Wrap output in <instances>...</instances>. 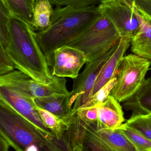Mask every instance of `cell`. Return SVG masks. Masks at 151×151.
Segmentation results:
<instances>
[{
  "instance_id": "1",
  "label": "cell",
  "mask_w": 151,
  "mask_h": 151,
  "mask_svg": "<svg viewBox=\"0 0 151 151\" xmlns=\"http://www.w3.org/2000/svg\"><path fill=\"white\" fill-rule=\"evenodd\" d=\"M35 32L29 24L12 15L10 19L9 39L0 45L18 70L41 84L48 85L56 76L50 70L48 62L36 40Z\"/></svg>"
},
{
  "instance_id": "2",
  "label": "cell",
  "mask_w": 151,
  "mask_h": 151,
  "mask_svg": "<svg viewBox=\"0 0 151 151\" xmlns=\"http://www.w3.org/2000/svg\"><path fill=\"white\" fill-rule=\"evenodd\" d=\"M100 13L95 5L81 8L57 7L54 9L49 27L35 32L36 40L49 65L54 51L79 35Z\"/></svg>"
},
{
  "instance_id": "3",
  "label": "cell",
  "mask_w": 151,
  "mask_h": 151,
  "mask_svg": "<svg viewBox=\"0 0 151 151\" xmlns=\"http://www.w3.org/2000/svg\"><path fill=\"white\" fill-rule=\"evenodd\" d=\"M0 135L16 151H25L32 146H36L42 151L54 137L43 135L1 96H0Z\"/></svg>"
},
{
  "instance_id": "4",
  "label": "cell",
  "mask_w": 151,
  "mask_h": 151,
  "mask_svg": "<svg viewBox=\"0 0 151 151\" xmlns=\"http://www.w3.org/2000/svg\"><path fill=\"white\" fill-rule=\"evenodd\" d=\"M121 38L113 25L100 13L87 29L72 40L67 46L83 51L87 63L103 55Z\"/></svg>"
},
{
  "instance_id": "5",
  "label": "cell",
  "mask_w": 151,
  "mask_h": 151,
  "mask_svg": "<svg viewBox=\"0 0 151 151\" xmlns=\"http://www.w3.org/2000/svg\"><path fill=\"white\" fill-rule=\"evenodd\" d=\"M151 64L150 60L134 54L124 56L117 73V82L110 95L119 103L131 98L143 84Z\"/></svg>"
},
{
  "instance_id": "6",
  "label": "cell",
  "mask_w": 151,
  "mask_h": 151,
  "mask_svg": "<svg viewBox=\"0 0 151 151\" xmlns=\"http://www.w3.org/2000/svg\"><path fill=\"white\" fill-rule=\"evenodd\" d=\"M65 77L56 76L48 85L41 84L19 70L0 76V87H4L30 98L55 94H68Z\"/></svg>"
},
{
  "instance_id": "7",
  "label": "cell",
  "mask_w": 151,
  "mask_h": 151,
  "mask_svg": "<svg viewBox=\"0 0 151 151\" xmlns=\"http://www.w3.org/2000/svg\"><path fill=\"white\" fill-rule=\"evenodd\" d=\"M118 42L98 58L92 62H87L83 72L73 79V85L70 100V106L72 108V113H75L91 100L98 76L106 61L115 50Z\"/></svg>"
},
{
  "instance_id": "8",
  "label": "cell",
  "mask_w": 151,
  "mask_h": 151,
  "mask_svg": "<svg viewBox=\"0 0 151 151\" xmlns=\"http://www.w3.org/2000/svg\"><path fill=\"white\" fill-rule=\"evenodd\" d=\"M99 12L117 29L121 37H134L140 24L134 8L124 0H104L98 5Z\"/></svg>"
},
{
  "instance_id": "9",
  "label": "cell",
  "mask_w": 151,
  "mask_h": 151,
  "mask_svg": "<svg viewBox=\"0 0 151 151\" xmlns=\"http://www.w3.org/2000/svg\"><path fill=\"white\" fill-rule=\"evenodd\" d=\"M52 75L75 79L82 67L87 63L83 51L65 45L56 49L53 54Z\"/></svg>"
},
{
  "instance_id": "10",
  "label": "cell",
  "mask_w": 151,
  "mask_h": 151,
  "mask_svg": "<svg viewBox=\"0 0 151 151\" xmlns=\"http://www.w3.org/2000/svg\"><path fill=\"white\" fill-rule=\"evenodd\" d=\"M0 96L3 98L12 108L33 124L43 135L46 137H55L43 123L36 109L33 98L2 87H0Z\"/></svg>"
},
{
  "instance_id": "11",
  "label": "cell",
  "mask_w": 151,
  "mask_h": 151,
  "mask_svg": "<svg viewBox=\"0 0 151 151\" xmlns=\"http://www.w3.org/2000/svg\"><path fill=\"white\" fill-rule=\"evenodd\" d=\"M131 40L129 37H121L119 40L115 50L106 61L98 76L92 96L109 81L117 76L121 60L131 44Z\"/></svg>"
},
{
  "instance_id": "12",
  "label": "cell",
  "mask_w": 151,
  "mask_h": 151,
  "mask_svg": "<svg viewBox=\"0 0 151 151\" xmlns=\"http://www.w3.org/2000/svg\"><path fill=\"white\" fill-rule=\"evenodd\" d=\"M97 106L98 113L97 130L115 129L123 124L125 119L122 106L113 96L110 95L103 103Z\"/></svg>"
},
{
  "instance_id": "13",
  "label": "cell",
  "mask_w": 151,
  "mask_h": 151,
  "mask_svg": "<svg viewBox=\"0 0 151 151\" xmlns=\"http://www.w3.org/2000/svg\"><path fill=\"white\" fill-rule=\"evenodd\" d=\"M71 91L68 94H55L34 98V102L40 108L44 109L61 119L72 115V108L70 104Z\"/></svg>"
},
{
  "instance_id": "14",
  "label": "cell",
  "mask_w": 151,
  "mask_h": 151,
  "mask_svg": "<svg viewBox=\"0 0 151 151\" xmlns=\"http://www.w3.org/2000/svg\"><path fill=\"white\" fill-rule=\"evenodd\" d=\"M132 6L140 23V29L137 34L131 39V51L134 55L151 62V27L142 17L137 9Z\"/></svg>"
},
{
  "instance_id": "15",
  "label": "cell",
  "mask_w": 151,
  "mask_h": 151,
  "mask_svg": "<svg viewBox=\"0 0 151 151\" xmlns=\"http://www.w3.org/2000/svg\"><path fill=\"white\" fill-rule=\"evenodd\" d=\"M123 106L133 114H151V78L145 79L135 95L124 102Z\"/></svg>"
},
{
  "instance_id": "16",
  "label": "cell",
  "mask_w": 151,
  "mask_h": 151,
  "mask_svg": "<svg viewBox=\"0 0 151 151\" xmlns=\"http://www.w3.org/2000/svg\"><path fill=\"white\" fill-rule=\"evenodd\" d=\"M50 0H35L31 27L35 32H43L51 24L54 9Z\"/></svg>"
},
{
  "instance_id": "17",
  "label": "cell",
  "mask_w": 151,
  "mask_h": 151,
  "mask_svg": "<svg viewBox=\"0 0 151 151\" xmlns=\"http://www.w3.org/2000/svg\"><path fill=\"white\" fill-rule=\"evenodd\" d=\"M106 144L115 151H138L127 138L118 129L97 130Z\"/></svg>"
},
{
  "instance_id": "18",
  "label": "cell",
  "mask_w": 151,
  "mask_h": 151,
  "mask_svg": "<svg viewBox=\"0 0 151 151\" xmlns=\"http://www.w3.org/2000/svg\"><path fill=\"white\" fill-rule=\"evenodd\" d=\"M36 109L45 126L57 139H60L70 128L72 115L66 119H61L37 106Z\"/></svg>"
},
{
  "instance_id": "19",
  "label": "cell",
  "mask_w": 151,
  "mask_h": 151,
  "mask_svg": "<svg viewBox=\"0 0 151 151\" xmlns=\"http://www.w3.org/2000/svg\"><path fill=\"white\" fill-rule=\"evenodd\" d=\"M97 125L86 123L82 145L92 151H115L98 134Z\"/></svg>"
},
{
  "instance_id": "20",
  "label": "cell",
  "mask_w": 151,
  "mask_h": 151,
  "mask_svg": "<svg viewBox=\"0 0 151 151\" xmlns=\"http://www.w3.org/2000/svg\"><path fill=\"white\" fill-rule=\"evenodd\" d=\"M124 124L151 141V114H132Z\"/></svg>"
},
{
  "instance_id": "21",
  "label": "cell",
  "mask_w": 151,
  "mask_h": 151,
  "mask_svg": "<svg viewBox=\"0 0 151 151\" xmlns=\"http://www.w3.org/2000/svg\"><path fill=\"white\" fill-rule=\"evenodd\" d=\"M8 7L12 16L17 17L31 26L33 11L27 0H2Z\"/></svg>"
},
{
  "instance_id": "22",
  "label": "cell",
  "mask_w": 151,
  "mask_h": 151,
  "mask_svg": "<svg viewBox=\"0 0 151 151\" xmlns=\"http://www.w3.org/2000/svg\"><path fill=\"white\" fill-rule=\"evenodd\" d=\"M121 132L138 151H151V141L124 124L117 128Z\"/></svg>"
},
{
  "instance_id": "23",
  "label": "cell",
  "mask_w": 151,
  "mask_h": 151,
  "mask_svg": "<svg viewBox=\"0 0 151 151\" xmlns=\"http://www.w3.org/2000/svg\"><path fill=\"white\" fill-rule=\"evenodd\" d=\"M117 81V77L116 76L104 85L92 96L90 102L80 108L93 107L103 103L110 96L112 90L116 84Z\"/></svg>"
},
{
  "instance_id": "24",
  "label": "cell",
  "mask_w": 151,
  "mask_h": 151,
  "mask_svg": "<svg viewBox=\"0 0 151 151\" xmlns=\"http://www.w3.org/2000/svg\"><path fill=\"white\" fill-rule=\"evenodd\" d=\"M57 7L69 6L75 8H84L99 4L104 0H50Z\"/></svg>"
},
{
  "instance_id": "25",
  "label": "cell",
  "mask_w": 151,
  "mask_h": 151,
  "mask_svg": "<svg viewBox=\"0 0 151 151\" xmlns=\"http://www.w3.org/2000/svg\"><path fill=\"white\" fill-rule=\"evenodd\" d=\"M75 113L85 122L97 125L98 119L97 105L93 107L80 108Z\"/></svg>"
},
{
  "instance_id": "26",
  "label": "cell",
  "mask_w": 151,
  "mask_h": 151,
  "mask_svg": "<svg viewBox=\"0 0 151 151\" xmlns=\"http://www.w3.org/2000/svg\"><path fill=\"white\" fill-rule=\"evenodd\" d=\"M16 69L14 63L0 45V76L11 73Z\"/></svg>"
},
{
  "instance_id": "27",
  "label": "cell",
  "mask_w": 151,
  "mask_h": 151,
  "mask_svg": "<svg viewBox=\"0 0 151 151\" xmlns=\"http://www.w3.org/2000/svg\"><path fill=\"white\" fill-rule=\"evenodd\" d=\"M132 6L147 14L151 18V0H124Z\"/></svg>"
},
{
  "instance_id": "28",
  "label": "cell",
  "mask_w": 151,
  "mask_h": 151,
  "mask_svg": "<svg viewBox=\"0 0 151 151\" xmlns=\"http://www.w3.org/2000/svg\"><path fill=\"white\" fill-rule=\"evenodd\" d=\"M10 145L6 140L0 135V151H9Z\"/></svg>"
},
{
  "instance_id": "29",
  "label": "cell",
  "mask_w": 151,
  "mask_h": 151,
  "mask_svg": "<svg viewBox=\"0 0 151 151\" xmlns=\"http://www.w3.org/2000/svg\"><path fill=\"white\" fill-rule=\"evenodd\" d=\"M137 9L138 10L139 13H140V15L142 16L143 19L146 21V23L151 27V18L150 17H149V16H148L147 14H145L142 11L138 9Z\"/></svg>"
},
{
  "instance_id": "30",
  "label": "cell",
  "mask_w": 151,
  "mask_h": 151,
  "mask_svg": "<svg viewBox=\"0 0 151 151\" xmlns=\"http://www.w3.org/2000/svg\"><path fill=\"white\" fill-rule=\"evenodd\" d=\"M74 151H92L83 145H79L74 149Z\"/></svg>"
},
{
  "instance_id": "31",
  "label": "cell",
  "mask_w": 151,
  "mask_h": 151,
  "mask_svg": "<svg viewBox=\"0 0 151 151\" xmlns=\"http://www.w3.org/2000/svg\"><path fill=\"white\" fill-rule=\"evenodd\" d=\"M27 1L28 2V4L30 5L32 10L33 11L35 4V0H27Z\"/></svg>"
},
{
  "instance_id": "32",
  "label": "cell",
  "mask_w": 151,
  "mask_h": 151,
  "mask_svg": "<svg viewBox=\"0 0 151 151\" xmlns=\"http://www.w3.org/2000/svg\"></svg>"
}]
</instances>
